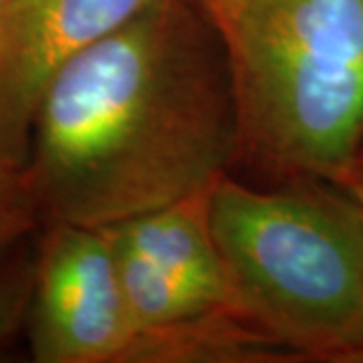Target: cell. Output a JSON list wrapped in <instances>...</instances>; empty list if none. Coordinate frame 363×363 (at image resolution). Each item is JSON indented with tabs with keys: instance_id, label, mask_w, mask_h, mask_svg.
Returning a JSON list of instances; mask_svg holds the SVG:
<instances>
[{
	"instance_id": "cell-1",
	"label": "cell",
	"mask_w": 363,
	"mask_h": 363,
	"mask_svg": "<svg viewBox=\"0 0 363 363\" xmlns=\"http://www.w3.org/2000/svg\"><path fill=\"white\" fill-rule=\"evenodd\" d=\"M238 147L218 30L194 0H152L52 75L26 172L52 222L104 228L206 192Z\"/></svg>"
},
{
	"instance_id": "cell-2",
	"label": "cell",
	"mask_w": 363,
	"mask_h": 363,
	"mask_svg": "<svg viewBox=\"0 0 363 363\" xmlns=\"http://www.w3.org/2000/svg\"><path fill=\"white\" fill-rule=\"evenodd\" d=\"M220 35L238 160L341 184L363 147V0H194Z\"/></svg>"
},
{
	"instance_id": "cell-3",
	"label": "cell",
	"mask_w": 363,
	"mask_h": 363,
	"mask_svg": "<svg viewBox=\"0 0 363 363\" xmlns=\"http://www.w3.org/2000/svg\"><path fill=\"white\" fill-rule=\"evenodd\" d=\"M210 224L234 311L297 362L363 363V218L347 188L297 178L259 190L226 174Z\"/></svg>"
},
{
	"instance_id": "cell-4",
	"label": "cell",
	"mask_w": 363,
	"mask_h": 363,
	"mask_svg": "<svg viewBox=\"0 0 363 363\" xmlns=\"http://www.w3.org/2000/svg\"><path fill=\"white\" fill-rule=\"evenodd\" d=\"M30 309L40 363H128L140 335L99 228L52 222L35 264Z\"/></svg>"
},
{
	"instance_id": "cell-5",
	"label": "cell",
	"mask_w": 363,
	"mask_h": 363,
	"mask_svg": "<svg viewBox=\"0 0 363 363\" xmlns=\"http://www.w3.org/2000/svg\"><path fill=\"white\" fill-rule=\"evenodd\" d=\"M152 0H13L0 28V157L26 166L33 123L52 75Z\"/></svg>"
},
{
	"instance_id": "cell-6",
	"label": "cell",
	"mask_w": 363,
	"mask_h": 363,
	"mask_svg": "<svg viewBox=\"0 0 363 363\" xmlns=\"http://www.w3.org/2000/svg\"><path fill=\"white\" fill-rule=\"evenodd\" d=\"M210 190L99 230L214 303L233 309L210 224Z\"/></svg>"
},
{
	"instance_id": "cell-7",
	"label": "cell",
	"mask_w": 363,
	"mask_h": 363,
	"mask_svg": "<svg viewBox=\"0 0 363 363\" xmlns=\"http://www.w3.org/2000/svg\"><path fill=\"white\" fill-rule=\"evenodd\" d=\"M104 236L113 252L121 293L140 335L176 327L216 309H228L105 233Z\"/></svg>"
},
{
	"instance_id": "cell-8",
	"label": "cell",
	"mask_w": 363,
	"mask_h": 363,
	"mask_svg": "<svg viewBox=\"0 0 363 363\" xmlns=\"http://www.w3.org/2000/svg\"><path fill=\"white\" fill-rule=\"evenodd\" d=\"M40 210L26 166L0 157V257L28 233Z\"/></svg>"
},
{
	"instance_id": "cell-9",
	"label": "cell",
	"mask_w": 363,
	"mask_h": 363,
	"mask_svg": "<svg viewBox=\"0 0 363 363\" xmlns=\"http://www.w3.org/2000/svg\"><path fill=\"white\" fill-rule=\"evenodd\" d=\"M35 267H0V355L30 309Z\"/></svg>"
},
{
	"instance_id": "cell-10",
	"label": "cell",
	"mask_w": 363,
	"mask_h": 363,
	"mask_svg": "<svg viewBox=\"0 0 363 363\" xmlns=\"http://www.w3.org/2000/svg\"><path fill=\"white\" fill-rule=\"evenodd\" d=\"M341 186H343V188H347V192L355 198L357 206H359V210H362V218H363V182L345 180V182H341Z\"/></svg>"
},
{
	"instance_id": "cell-11",
	"label": "cell",
	"mask_w": 363,
	"mask_h": 363,
	"mask_svg": "<svg viewBox=\"0 0 363 363\" xmlns=\"http://www.w3.org/2000/svg\"><path fill=\"white\" fill-rule=\"evenodd\" d=\"M345 180H362L363 182V147H362V152H359V156H357V160H355V164H353L351 174L347 176V178H345Z\"/></svg>"
},
{
	"instance_id": "cell-12",
	"label": "cell",
	"mask_w": 363,
	"mask_h": 363,
	"mask_svg": "<svg viewBox=\"0 0 363 363\" xmlns=\"http://www.w3.org/2000/svg\"><path fill=\"white\" fill-rule=\"evenodd\" d=\"M11 4H13V0H0V28H2L4 21H6V14L11 11Z\"/></svg>"
}]
</instances>
